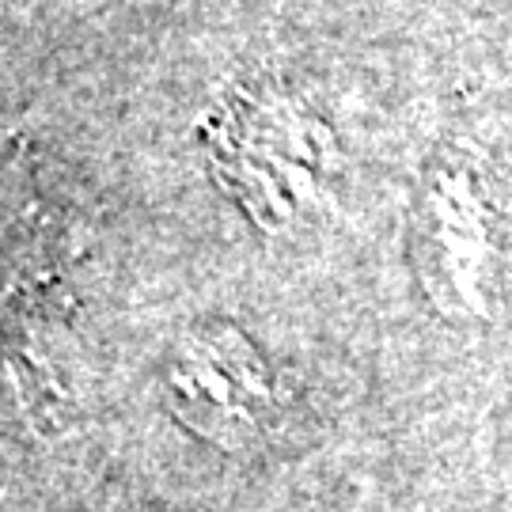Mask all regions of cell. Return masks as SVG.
Returning a JSON list of instances; mask_svg holds the SVG:
<instances>
[{
    "label": "cell",
    "mask_w": 512,
    "mask_h": 512,
    "mask_svg": "<svg viewBox=\"0 0 512 512\" xmlns=\"http://www.w3.org/2000/svg\"><path fill=\"white\" fill-rule=\"evenodd\" d=\"M167 380L186 425L217 444L251 440L274 406L270 372L236 330L194 334L175 353Z\"/></svg>",
    "instance_id": "obj_1"
}]
</instances>
